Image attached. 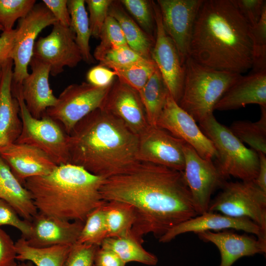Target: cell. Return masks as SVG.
Returning a JSON list of instances; mask_svg holds the SVG:
<instances>
[{
	"instance_id": "obj_1",
	"label": "cell",
	"mask_w": 266,
	"mask_h": 266,
	"mask_svg": "<svg viewBox=\"0 0 266 266\" xmlns=\"http://www.w3.org/2000/svg\"><path fill=\"white\" fill-rule=\"evenodd\" d=\"M100 194L104 201L132 206L135 219L131 233L141 242L146 234L159 238L198 215L182 171L152 163L139 162L104 179Z\"/></svg>"
},
{
	"instance_id": "obj_2",
	"label": "cell",
	"mask_w": 266,
	"mask_h": 266,
	"mask_svg": "<svg viewBox=\"0 0 266 266\" xmlns=\"http://www.w3.org/2000/svg\"><path fill=\"white\" fill-rule=\"evenodd\" d=\"M190 57L208 67L240 74L252 68L250 26L231 0H203Z\"/></svg>"
},
{
	"instance_id": "obj_3",
	"label": "cell",
	"mask_w": 266,
	"mask_h": 266,
	"mask_svg": "<svg viewBox=\"0 0 266 266\" xmlns=\"http://www.w3.org/2000/svg\"><path fill=\"white\" fill-rule=\"evenodd\" d=\"M67 143L68 164L105 179L139 162L138 135L101 108L75 125L68 134Z\"/></svg>"
},
{
	"instance_id": "obj_4",
	"label": "cell",
	"mask_w": 266,
	"mask_h": 266,
	"mask_svg": "<svg viewBox=\"0 0 266 266\" xmlns=\"http://www.w3.org/2000/svg\"><path fill=\"white\" fill-rule=\"evenodd\" d=\"M104 179L68 163L58 165L46 175L27 179L24 186L38 212L84 223L88 214L105 201L100 194Z\"/></svg>"
},
{
	"instance_id": "obj_5",
	"label": "cell",
	"mask_w": 266,
	"mask_h": 266,
	"mask_svg": "<svg viewBox=\"0 0 266 266\" xmlns=\"http://www.w3.org/2000/svg\"><path fill=\"white\" fill-rule=\"evenodd\" d=\"M183 66V88L178 104L199 123L213 114L217 102L242 76L203 65L190 57Z\"/></svg>"
},
{
	"instance_id": "obj_6",
	"label": "cell",
	"mask_w": 266,
	"mask_h": 266,
	"mask_svg": "<svg viewBox=\"0 0 266 266\" xmlns=\"http://www.w3.org/2000/svg\"><path fill=\"white\" fill-rule=\"evenodd\" d=\"M199 123L215 148L214 164L222 176L225 179L232 176L241 181L255 180L259 168L258 153L246 147L213 114Z\"/></svg>"
},
{
	"instance_id": "obj_7",
	"label": "cell",
	"mask_w": 266,
	"mask_h": 266,
	"mask_svg": "<svg viewBox=\"0 0 266 266\" xmlns=\"http://www.w3.org/2000/svg\"><path fill=\"white\" fill-rule=\"evenodd\" d=\"M21 85L12 84L22 122L20 134L14 143L30 145L42 150L57 165L68 164V134L58 122L45 114L39 119L31 115L23 98Z\"/></svg>"
},
{
	"instance_id": "obj_8",
	"label": "cell",
	"mask_w": 266,
	"mask_h": 266,
	"mask_svg": "<svg viewBox=\"0 0 266 266\" xmlns=\"http://www.w3.org/2000/svg\"><path fill=\"white\" fill-rule=\"evenodd\" d=\"M208 211L247 218L266 232V193L253 181L225 182Z\"/></svg>"
},
{
	"instance_id": "obj_9",
	"label": "cell",
	"mask_w": 266,
	"mask_h": 266,
	"mask_svg": "<svg viewBox=\"0 0 266 266\" xmlns=\"http://www.w3.org/2000/svg\"><path fill=\"white\" fill-rule=\"evenodd\" d=\"M111 85L98 87L87 82L70 84L60 93L56 104L48 108L45 114L58 122L69 134L80 121L101 107Z\"/></svg>"
},
{
	"instance_id": "obj_10",
	"label": "cell",
	"mask_w": 266,
	"mask_h": 266,
	"mask_svg": "<svg viewBox=\"0 0 266 266\" xmlns=\"http://www.w3.org/2000/svg\"><path fill=\"white\" fill-rule=\"evenodd\" d=\"M56 19L44 3L35 4L25 17L20 19L16 29L12 53L13 63L12 84L20 85L29 75L28 66L38 34L53 25Z\"/></svg>"
},
{
	"instance_id": "obj_11",
	"label": "cell",
	"mask_w": 266,
	"mask_h": 266,
	"mask_svg": "<svg viewBox=\"0 0 266 266\" xmlns=\"http://www.w3.org/2000/svg\"><path fill=\"white\" fill-rule=\"evenodd\" d=\"M185 159L182 171L198 215L208 211L213 193L222 188L226 179L212 160L201 157L189 144L183 146Z\"/></svg>"
},
{
	"instance_id": "obj_12",
	"label": "cell",
	"mask_w": 266,
	"mask_h": 266,
	"mask_svg": "<svg viewBox=\"0 0 266 266\" xmlns=\"http://www.w3.org/2000/svg\"><path fill=\"white\" fill-rule=\"evenodd\" d=\"M53 26L48 35L36 41L33 57L48 65L50 74L55 76L61 73L66 66H77L82 57L71 28L57 22Z\"/></svg>"
},
{
	"instance_id": "obj_13",
	"label": "cell",
	"mask_w": 266,
	"mask_h": 266,
	"mask_svg": "<svg viewBox=\"0 0 266 266\" xmlns=\"http://www.w3.org/2000/svg\"><path fill=\"white\" fill-rule=\"evenodd\" d=\"M203 0H158L162 22L184 65L190 57L195 22Z\"/></svg>"
},
{
	"instance_id": "obj_14",
	"label": "cell",
	"mask_w": 266,
	"mask_h": 266,
	"mask_svg": "<svg viewBox=\"0 0 266 266\" xmlns=\"http://www.w3.org/2000/svg\"><path fill=\"white\" fill-rule=\"evenodd\" d=\"M156 125L191 146L202 158L213 160L217 152L197 122L169 95Z\"/></svg>"
},
{
	"instance_id": "obj_15",
	"label": "cell",
	"mask_w": 266,
	"mask_h": 266,
	"mask_svg": "<svg viewBox=\"0 0 266 266\" xmlns=\"http://www.w3.org/2000/svg\"><path fill=\"white\" fill-rule=\"evenodd\" d=\"M184 143L157 125H149L138 135L137 160L183 171Z\"/></svg>"
},
{
	"instance_id": "obj_16",
	"label": "cell",
	"mask_w": 266,
	"mask_h": 266,
	"mask_svg": "<svg viewBox=\"0 0 266 266\" xmlns=\"http://www.w3.org/2000/svg\"><path fill=\"white\" fill-rule=\"evenodd\" d=\"M156 30L151 59L155 63L172 98L178 103L183 92L184 69L173 42L166 33L157 2L153 1Z\"/></svg>"
},
{
	"instance_id": "obj_17",
	"label": "cell",
	"mask_w": 266,
	"mask_h": 266,
	"mask_svg": "<svg viewBox=\"0 0 266 266\" xmlns=\"http://www.w3.org/2000/svg\"><path fill=\"white\" fill-rule=\"evenodd\" d=\"M100 108L120 120L137 135L149 125L139 93L118 79L111 84Z\"/></svg>"
},
{
	"instance_id": "obj_18",
	"label": "cell",
	"mask_w": 266,
	"mask_h": 266,
	"mask_svg": "<svg viewBox=\"0 0 266 266\" xmlns=\"http://www.w3.org/2000/svg\"><path fill=\"white\" fill-rule=\"evenodd\" d=\"M234 229L254 234L260 239L266 241V232L247 218H234L223 214L207 211L183 222L169 230L159 238V241H170L180 234L187 233L197 234L205 231Z\"/></svg>"
},
{
	"instance_id": "obj_19",
	"label": "cell",
	"mask_w": 266,
	"mask_h": 266,
	"mask_svg": "<svg viewBox=\"0 0 266 266\" xmlns=\"http://www.w3.org/2000/svg\"><path fill=\"white\" fill-rule=\"evenodd\" d=\"M31 223V234L25 239L30 245L37 248L74 245L84 224L82 222L64 220L38 212Z\"/></svg>"
},
{
	"instance_id": "obj_20",
	"label": "cell",
	"mask_w": 266,
	"mask_h": 266,
	"mask_svg": "<svg viewBox=\"0 0 266 266\" xmlns=\"http://www.w3.org/2000/svg\"><path fill=\"white\" fill-rule=\"evenodd\" d=\"M0 156L23 185L27 179L46 175L58 166L45 152L26 144L14 143L1 150Z\"/></svg>"
},
{
	"instance_id": "obj_21",
	"label": "cell",
	"mask_w": 266,
	"mask_h": 266,
	"mask_svg": "<svg viewBox=\"0 0 266 266\" xmlns=\"http://www.w3.org/2000/svg\"><path fill=\"white\" fill-rule=\"evenodd\" d=\"M29 65L31 73L23 81L21 93L30 113L39 119L48 108L56 104L57 97L54 95L49 82V66L33 57Z\"/></svg>"
},
{
	"instance_id": "obj_22",
	"label": "cell",
	"mask_w": 266,
	"mask_h": 266,
	"mask_svg": "<svg viewBox=\"0 0 266 266\" xmlns=\"http://www.w3.org/2000/svg\"><path fill=\"white\" fill-rule=\"evenodd\" d=\"M13 69L12 59L2 64L0 79V151L16 141L22 129L19 103L12 92Z\"/></svg>"
},
{
	"instance_id": "obj_23",
	"label": "cell",
	"mask_w": 266,
	"mask_h": 266,
	"mask_svg": "<svg viewBox=\"0 0 266 266\" xmlns=\"http://www.w3.org/2000/svg\"><path fill=\"white\" fill-rule=\"evenodd\" d=\"M202 240L214 244L220 253L219 266H232L239 258L266 252V241L230 231L202 232L197 233Z\"/></svg>"
},
{
	"instance_id": "obj_24",
	"label": "cell",
	"mask_w": 266,
	"mask_h": 266,
	"mask_svg": "<svg viewBox=\"0 0 266 266\" xmlns=\"http://www.w3.org/2000/svg\"><path fill=\"white\" fill-rule=\"evenodd\" d=\"M249 104L266 107V70L242 75L221 98L214 110L236 109Z\"/></svg>"
},
{
	"instance_id": "obj_25",
	"label": "cell",
	"mask_w": 266,
	"mask_h": 266,
	"mask_svg": "<svg viewBox=\"0 0 266 266\" xmlns=\"http://www.w3.org/2000/svg\"><path fill=\"white\" fill-rule=\"evenodd\" d=\"M0 199L11 205L25 220L31 222L38 211L31 195L0 156Z\"/></svg>"
},
{
	"instance_id": "obj_26",
	"label": "cell",
	"mask_w": 266,
	"mask_h": 266,
	"mask_svg": "<svg viewBox=\"0 0 266 266\" xmlns=\"http://www.w3.org/2000/svg\"><path fill=\"white\" fill-rule=\"evenodd\" d=\"M108 15L119 24L128 45L145 59L152 60L151 52L155 38L146 33L136 23L119 0H112Z\"/></svg>"
},
{
	"instance_id": "obj_27",
	"label": "cell",
	"mask_w": 266,
	"mask_h": 266,
	"mask_svg": "<svg viewBox=\"0 0 266 266\" xmlns=\"http://www.w3.org/2000/svg\"><path fill=\"white\" fill-rule=\"evenodd\" d=\"M100 247L111 251L126 264L135 262L153 266L158 262L157 257L146 250L131 233L122 236L107 237Z\"/></svg>"
},
{
	"instance_id": "obj_28",
	"label": "cell",
	"mask_w": 266,
	"mask_h": 266,
	"mask_svg": "<svg viewBox=\"0 0 266 266\" xmlns=\"http://www.w3.org/2000/svg\"><path fill=\"white\" fill-rule=\"evenodd\" d=\"M16 260L29 261L35 266H63L71 248V245H55L37 248L30 245L21 237L15 243Z\"/></svg>"
},
{
	"instance_id": "obj_29",
	"label": "cell",
	"mask_w": 266,
	"mask_h": 266,
	"mask_svg": "<svg viewBox=\"0 0 266 266\" xmlns=\"http://www.w3.org/2000/svg\"><path fill=\"white\" fill-rule=\"evenodd\" d=\"M138 93L149 125L156 126L158 119L170 95L158 68Z\"/></svg>"
},
{
	"instance_id": "obj_30",
	"label": "cell",
	"mask_w": 266,
	"mask_h": 266,
	"mask_svg": "<svg viewBox=\"0 0 266 266\" xmlns=\"http://www.w3.org/2000/svg\"><path fill=\"white\" fill-rule=\"evenodd\" d=\"M84 0H67L70 17V28L75 36V41L80 51L82 60L87 64L96 63L91 52L90 39L91 36L88 13Z\"/></svg>"
},
{
	"instance_id": "obj_31",
	"label": "cell",
	"mask_w": 266,
	"mask_h": 266,
	"mask_svg": "<svg viewBox=\"0 0 266 266\" xmlns=\"http://www.w3.org/2000/svg\"><path fill=\"white\" fill-rule=\"evenodd\" d=\"M107 237H119L131 233L135 216L132 205L126 202L105 201L102 205Z\"/></svg>"
},
{
	"instance_id": "obj_32",
	"label": "cell",
	"mask_w": 266,
	"mask_h": 266,
	"mask_svg": "<svg viewBox=\"0 0 266 266\" xmlns=\"http://www.w3.org/2000/svg\"><path fill=\"white\" fill-rule=\"evenodd\" d=\"M261 114L257 122L236 121L229 128L242 143L257 152L266 154V107L261 106Z\"/></svg>"
},
{
	"instance_id": "obj_33",
	"label": "cell",
	"mask_w": 266,
	"mask_h": 266,
	"mask_svg": "<svg viewBox=\"0 0 266 266\" xmlns=\"http://www.w3.org/2000/svg\"><path fill=\"white\" fill-rule=\"evenodd\" d=\"M157 69V65L152 60L146 59L112 70L120 81L138 93Z\"/></svg>"
},
{
	"instance_id": "obj_34",
	"label": "cell",
	"mask_w": 266,
	"mask_h": 266,
	"mask_svg": "<svg viewBox=\"0 0 266 266\" xmlns=\"http://www.w3.org/2000/svg\"><path fill=\"white\" fill-rule=\"evenodd\" d=\"M102 205L96 208L88 214L77 242L100 246L102 241L107 237V231Z\"/></svg>"
},
{
	"instance_id": "obj_35",
	"label": "cell",
	"mask_w": 266,
	"mask_h": 266,
	"mask_svg": "<svg viewBox=\"0 0 266 266\" xmlns=\"http://www.w3.org/2000/svg\"><path fill=\"white\" fill-rule=\"evenodd\" d=\"M119 1L139 27L148 35L155 38L156 24L153 1L147 0Z\"/></svg>"
},
{
	"instance_id": "obj_36",
	"label": "cell",
	"mask_w": 266,
	"mask_h": 266,
	"mask_svg": "<svg viewBox=\"0 0 266 266\" xmlns=\"http://www.w3.org/2000/svg\"><path fill=\"white\" fill-rule=\"evenodd\" d=\"M35 3V0H0V25L3 31L13 30L15 22L27 16Z\"/></svg>"
},
{
	"instance_id": "obj_37",
	"label": "cell",
	"mask_w": 266,
	"mask_h": 266,
	"mask_svg": "<svg viewBox=\"0 0 266 266\" xmlns=\"http://www.w3.org/2000/svg\"><path fill=\"white\" fill-rule=\"evenodd\" d=\"M146 59L126 45L113 47L107 49L100 55L96 61H99L100 64L113 70Z\"/></svg>"
},
{
	"instance_id": "obj_38",
	"label": "cell",
	"mask_w": 266,
	"mask_h": 266,
	"mask_svg": "<svg viewBox=\"0 0 266 266\" xmlns=\"http://www.w3.org/2000/svg\"><path fill=\"white\" fill-rule=\"evenodd\" d=\"M252 42V72L266 70V7L259 22L250 27Z\"/></svg>"
},
{
	"instance_id": "obj_39",
	"label": "cell",
	"mask_w": 266,
	"mask_h": 266,
	"mask_svg": "<svg viewBox=\"0 0 266 266\" xmlns=\"http://www.w3.org/2000/svg\"><path fill=\"white\" fill-rule=\"evenodd\" d=\"M99 39L100 42L93 54L95 60L103 52L111 47L128 45L119 24L109 15L103 25Z\"/></svg>"
},
{
	"instance_id": "obj_40",
	"label": "cell",
	"mask_w": 266,
	"mask_h": 266,
	"mask_svg": "<svg viewBox=\"0 0 266 266\" xmlns=\"http://www.w3.org/2000/svg\"><path fill=\"white\" fill-rule=\"evenodd\" d=\"M89 11V21L91 36L99 38L105 21L108 15L112 0H86Z\"/></svg>"
},
{
	"instance_id": "obj_41",
	"label": "cell",
	"mask_w": 266,
	"mask_h": 266,
	"mask_svg": "<svg viewBox=\"0 0 266 266\" xmlns=\"http://www.w3.org/2000/svg\"><path fill=\"white\" fill-rule=\"evenodd\" d=\"M99 247L76 242L72 246L63 266H93L95 256Z\"/></svg>"
},
{
	"instance_id": "obj_42",
	"label": "cell",
	"mask_w": 266,
	"mask_h": 266,
	"mask_svg": "<svg viewBox=\"0 0 266 266\" xmlns=\"http://www.w3.org/2000/svg\"><path fill=\"white\" fill-rule=\"evenodd\" d=\"M3 225L11 226L18 229L22 233V237L25 239L31 233V222L20 217L11 205L0 199V226Z\"/></svg>"
},
{
	"instance_id": "obj_43",
	"label": "cell",
	"mask_w": 266,
	"mask_h": 266,
	"mask_svg": "<svg viewBox=\"0 0 266 266\" xmlns=\"http://www.w3.org/2000/svg\"><path fill=\"white\" fill-rule=\"evenodd\" d=\"M231 0L250 27L259 22L266 7V2L264 0Z\"/></svg>"
},
{
	"instance_id": "obj_44",
	"label": "cell",
	"mask_w": 266,
	"mask_h": 266,
	"mask_svg": "<svg viewBox=\"0 0 266 266\" xmlns=\"http://www.w3.org/2000/svg\"><path fill=\"white\" fill-rule=\"evenodd\" d=\"M114 71L99 64L91 68L86 74L87 82L98 87L110 86L115 80Z\"/></svg>"
},
{
	"instance_id": "obj_45",
	"label": "cell",
	"mask_w": 266,
	"mask_h": 266,
	"mask_svg": "<svg viewBox=\"0 0 266 266\" xmlns=\"http://www.w3.org/2000/svg\"><path fill=\"white\" fill-rule=\"evenodd\" d=\"M15 244L10 236L0 228V266H17Z\"/></svg>"
},
{
	"instance_id": "obj_46",
	"label": "cell",
	"mask_w": 266,
	"mask_h": 266,
	"mask_svg": "<svg viewBox=\"0 0 266 266\" xmlns=\"http://www.w3.org/2000/svg\"><path fill=\"white\" fill-rule=\"evenodd\" d=\"M42 2L50 11L57 22L66 27H70V17L67 0H43Z\"/></svg>"
},
{
	"instance_id": "obj_47",
	"label": "cell",
	"mask_w": 266,
	"mask_h": 266,
	"mask_svg": "<svg viewBox=\"0 0 266 266\" xmlns=\"http://www.w3.org/2000/svg\"><path fill=\"white\" fill-rule=\"evenodd\" d=\"M126 265L114 253L99 246L95 256L93 266H126Z\"/></svg>"
},
{
	"instance_id": "obj_48",
	"label": "cell",
	"mask_w": 266,
	"mask_h": 266,
	"mask_svg": "<svg viewBox=\"0 0 266 266\" xmlns=\"http://www.w3.org/2000/svg\"><path fill=\"white\" fill-rule=\"evenodd\" d=\"M16 29L2 31L0 35V64L12 59Z\"/></svg>"
},
{
	"instance_id": "obj_49",
	"label": "cell",
	"mask_w": 266,
	"mask_h": 266,
	"mask_svg": "<svg viewBox=\"0 0 266 266\" xmlns=\"http://www.w3.org/2000/svg\"><path fill=\"white\" fill-rule=\"evenodd\" d=\"M259 160V168L257 176L254 181L257 185L266 193V154L257 152Z\"/></svg>"
},
{
	"instance_id": "obj_50",
	"label": "cell",
	"mask_w": 266,
	"mask_h": 266,
	"mask_svg": "<svg viewBox=\"0 0 266 266\" xmlns=\"http://www.w3.org/2000/svg\"><path fill=\"white\" fill-rule=\"evenodd\" d=\"M18 266H35L33 263L29 261L21 262Z\"/></svg>"
},
{
	"instance_id": "obj_51",
	"label": "cell",
	"mask_w": 266,
	"mask_h": 266,
	"mask_svg": "<svg viewBox=\"0 0 266 266\" xmlns=\"http://www.w3.org/2000/svg\"><path fill=\"white\" fill-rule=\"evenodd\" d=\"M2 72V64H0V79L1 75Z\"/></svg>"
},
{
	"instance_id": "obj_52",
	"label": "cell",
	"mask_w": 266,
	"mask_h": 266,
	"mask_svg": "<svg viewBox=\"0 0 266 266\" xmlns=\"http://www.w3.org/2000/svg\"><path fill=\"white\" fill-rule=\"evenodd\" d=\"M3 31V28H2V27L0 25V31H2V32Z\"/></svg>"
}]
</instances>
